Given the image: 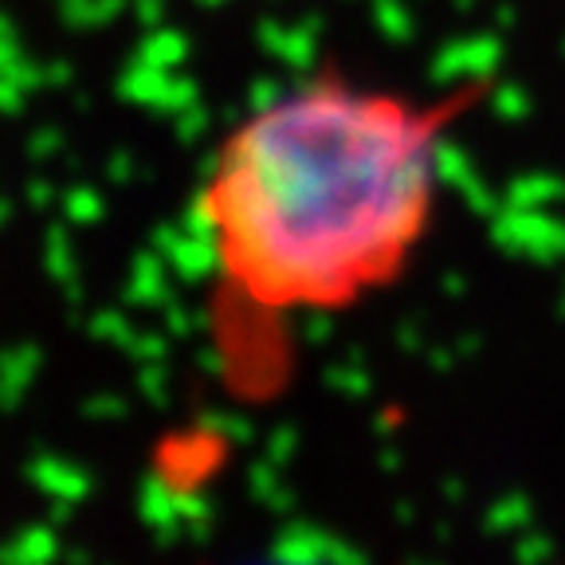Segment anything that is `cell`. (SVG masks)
<instances>
[{"mask_svg":"<svg viewBox=\"0 0 565 565\" xmlns=\"http://www.w3.org/2000/svg\"><path fill=\"white\" fill-rule=\"evenodd\" d=\"M479 87L440 98L322 71L221 138L196 193L221 295L252 315H342L388 291L436 224L444 141Z\"/></svg>","mask_w":565,"mask_h":565,"instance_id":"1","label":"cell"}]
</instances>
